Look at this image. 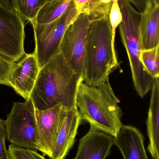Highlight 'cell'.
Listing matches in <instances>:
<instances>
[{"label":"cell","mask_w":159,"mask_h":159,"mask_svg":"<svg viewBox=\"0 0 159 159\" xmlns=\"http://www.w3.org/2000/svg\"><path fill=\"white\" fill-rule=\"evenodd\" d=\"M83 81L59 53L40 69L30 96L34 108L46 110L57 105L76 108L77 92Z\"/></svg>","instance_id":"cell-1"},{"label":"cell","mask_w":159,"mask_h":159,"mask_svg":"<svg viewBox=\"0 0 159 159\" xmlns=\"http://www.w3.org/2000/svg\"><path fill=\"white\" fill-rule=\"evenodd\" d=\"M120 100L113 91L109 79L97 86L80 83L76 105L81 120L112 137H116L123 124Z\"/></svg>","instance_id":"cell-2"},{"label":"cell","mask_w":159,"mask_h":159,"mask_svg":"<svg viewBox=\"0 0 159 159\" xmlns=\"http://www.w3.org/2000/svg\"><path fill=\"white\" fill-rule=\"evenodd\" d=\"M119 65L109 16L91 21L87 34L83 81L89 85H100L109 79Z\"/></svg>","instance_id":"cell-3"},{"label":"cell","mask_w":159,"mask_h":159,"mask_svg":"<svg viewBox=\"0 0 159 159\" xmlns=\"http://www.w3.org/2000/svg\"><path fill=\"white\" fill-rule=\"evenodd\" d=\"M122 20L119 27L121 41L125 48L131 71L134 89L143 98L150 91L154 78L147 72L141 61L143 46L139 31L141 13L129 0H119Z\"/></svg>","instance_id":"cell-4"},{"label":"cell","mask_w":159,"mask_h":159,"mask_svg":"<svg viewBox=\"0 0 159 159\" xmlns=\"http://www.w3.org/2000/svg\"><path fill=\"white\" fill-rule=\"evenodd\" d=\"M35 109L31 97L22 102H14L6 120L7 139L14 145L42 152Z\"/></svg>","instance_id":"cell-5"},{"label":"cell","mask_w":159,"mask_h":159,"mask_svg":"<svg viewBox=\"0 0 159 159\" xmlns=\"http://www.w3.org/2000/svg\"><path fill=\"white\" fill-rule=\"evenodd\" d=\"M80 14L72 1L68 10L57 20L45 24L31 23L34 32V52L40 69L60 53L65 32Z\"/></svg>","instance_id":"cell-6"},{"label":"cell","mask_w":159,"mask_h":159,"mask_svg":"<svg viewBox=\"0 0 159 159\" xmlns=\"http://www.w3.org/2000/svg\"><path fill=\"white\" fill-rule=\"evenodd\" d=\"M25 21L14 9L0 3V55L15 62L26 53Z\"/></svg>","instance_id":"cell-7"},{"label":"cell","mask_w":159,"mask_h":159,"mask_svg":"<svg viewBox=\"0 0 159 159\" xmlns=\"http://www.w3.org/2000/svg\"><path fill=\"white\" fill-rule=\"evenodd\" d=\"M90 22L86 14L78 15L65 32L60 47V53L67 64L82 78L87 34Z\"/></svg>","instance_id":"cell-8"},{"label":"cell","mask_w":159,"mask_h":159,"mask_svg":"<svg viewBox=\"0 0 159 159\" xmlns=\"http://www.w3.org/2000/svg\"><path fill=\"white\" fill-rule=\"evenodd\" d=\"M40 70L35 52L26 53L11 70L9 77L10 87L18 94L28 100L30 97Z\"/></svg>","instance_id":"cell-9"},{"label":"cell","mask_w":159,"mask_h":159,"mask_svg":"<svg viewBox=\"0 0 159 159\" xmlns=\"http://www.w3.org/2000/svg\"><path fill=\"white\" fill-rule=\"evenodd\" d=\"M65 108L57 105L46 110L35 109V118L43 156L51 158L53 147Z\"/></svg>","instance_id":"cell-10"},{"label":"cell","mask_w":159,"mask_h":159,"mask_svg":"<svg viewBox=\"0 0 159 159\" xmlns=\"http://www.w3.org/2000/svg\"><path fill=\"white\" fill-rule=\"evenodd\" d=\"M81 119L77 107L64 110L51 159H64L75 142Z\"/></svg>","instance_id":"cell-11"},{"label":"cell","mask_w":159,"mask_h":159,"mask_svg":"<svg viewBox=\"0 0 159 159\" xmlns=\"http://www.w3.org/2000/svg\"><path fill=\"white\" fill-rule=\"evenodd\" d=\"M114 145V137L90 126L80 140L77 154L74 159H106Z\"/></svg>","instance_id":"cell-12"},{"label":"cell","mask_w":159,"mask_h":159,"mask_svg":"<svg viewBox=\"0 0 159 159\" xmlns=\"http://www.w3.org/2000/svg\"><path fill=\"white\" fill-rule=\"evenodd\" d=\"M139 31L143 50L159 46V2L148 0L140 12Z\"/></svg>","instance_id":"cell-13"},{"label":"cell","mask_w":159,"mask_h":159,"mask_svg":"<svg viewBox=\"0 0 159 159\" xmlns=\"http://www.w3.org/2000/svg\"><path fill=\"white\" fill-rule=\"evenodd\" d=\"M143 135L135 127L123 125L114 138V145L119 148L124 159H149L144 144Z\"/></svg>","instance_id":"cell-14"},{"label":"cell","mask_w":159,"mask_h":159,"mask_svg":"<svg viewBox=\"0 0 159 159\" xmlns=\"http://www.w3.org/2000/svg\"><path fill=\"white\" fill-rule=\"evenodd\" d=\"M146 120L149 144L148 150L154 159H159V77L154 78Z\"/></svg>","instance_id":"cell-15"},{"label":"cell","mask_w":159,"mask_h":159,"mask_svg":"<svg viewBox=\"0 0 159 159\" xmlns=\"http://www.w3.org/2000/svg\"><path fill=\"white\" fill-rule=\"evenodd\" d=\"M72 1L57 0L47 2L40 9L35 20L33 22L45 24L57 20L68 10Z\"/></svg>","instance_id":"cell-16"},{"label":"cell","mask_w":159,"mask_h":159,"mask_svg":"<svg viewBox=\"0 0 159 159\" xmlns=\"http://www.w3.org/2000/svg\"><path fill=\"white\" fill-rule=\"evenodd\" d=\"M46 2V0H10L6 6L16 11L25 22L31 23Z\"/></svg>","instance_id":"cell-17"},{"label":"cell","mask_w":159,"mask_h":159,"mask_svg":"<svg viewBox=\"0 0 159 159\" xmlns=\"http://www.w3.org/2000/svg\"><path fill=\"white\" fill-rule=\"evenodd\" d=\"M80 14H86L91 22L109 16L111 7L107 6L98 0H73Z\"/></svg>","instance_id":"cell-18"},{"label":"cell","mask_w":159,"mask_h":159,"mask_svg":"<svg viewBox=\"0 0 159 159\" xmlns=\"http://www.w3.org/2000/svg\"><path fill=\"white\" fill-rule=\"evenodd\" d=\"M141 61L146 70L153 78L159 77V46L143 50Z\"/></svg>","instance_id":"cell-19"},{"label":"cell","mask_w":159,"mask_h":159,"mask_svg":"<svg viewBox=\"0 0 159 159\" xmlns=\"http://www.w3.org/2000/svg\"><path fill=\"white\" fill-rule=\"evenodd\" d=\"M9 159H46L35 150L10 145L7 149Z\"/></svg>","instance_id":"cell-20"},{"label":"cell","mask_w":159,"mask_h":159,"mask_svg":"<svg viewBox=\"0 0 159 159\" xmlns=\"http://www.w3.org/2000/svg\"><path fill=\"white\" fill-rule=\"evenodd\" d=\"M119 0H113L112 7L109 14V21L111 24L113 34V42H115L116 30L122 20V13L119 4Z\"/></svg>","instance_id":"cell-21"},{"label":"cell","mask_w":159,"mask_h":159,"mask_svg":"<svg viewBox=\"0 0 159 159\" xmlns=\"http://www.w3.org/2000/svg\"><path fill=\"white\" fill-rule=\"evenodd\" d=\"M16 62L0 55V85L10 87L9 75Z\"/></svg>","instance_id":"cell-22"},{"label":"cell","mask_w":159,"mask_h":159,"mask_svg":"<svg viewBox=\"0 0 159 159\" xmlns=\"http://www.w3.org/2000/svg\"><path fill=\"white\" fill-rule=\"evenodd\" d=\"M7 139L6 120L0 119V159H9L5 141Z\"/></svg>","instance_id":"cell-23"},{"label":"cell","mask_w":159,"mask_h":159,"mask_svg":"<svg viewBox=\"0 0 159 159\" xmlns=\"http://www.w3.org/2000/svg\"><path fill=\"white\" fill-rule=\"evenodd\" d=\"M148 1V0H130V2L138 9V11L141 12L143 10ZM156 1L159 2V0Z\"/></svg>","instance_id":"cell-24"},{"label":"cell","mask_w":159,"mask_h":159,"mask_svg":"<svg viewBox=\"0 0 159 159\" xmlns=\"http://www.w3.org/2000/svg\"><path fill=\"white\" fill-rule=\"evenodd\" d=\"M100 2L102 3L104 5L107 6L112 7V2L113 0H98Z\"/></svg>","instance_id":"cell-25"},{"label":"cell","mask_w":159,"mask_h":159,"mask_svg":"<svg viewBox=\"0 0 159 159\" xmlns=\"http://www.w3.org/2000/svg\"><path fill=\"white\" fill-rule=\"evenodd\" d=\"M9 1L10 0H0V3L7 6ZM46 1L47 2H54V1H57V0H46Z\"/></svg>","instance_id":"cell-26"},{"label":"cell","mask_w":159,"mask_h":159,"mask_svg":"<svg viewBox=\"0 0 159 159\" xmlns=\"http://www.w3.org/2000/svg\"><path fill=\"white\" fill-rule=\"evenodd\" d=\"M129 2H130V0H129Z\"/></svg>","instance_id":"cell-27"}]
</instances>
